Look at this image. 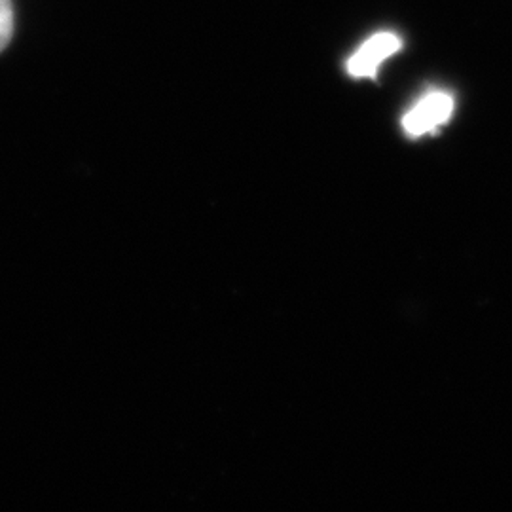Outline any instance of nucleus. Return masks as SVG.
<instances>
[{
	"label": "nucleus",
	"mask_w": 512,
	"mask_h": 512,
	"mask_svg": "<svg viewBox=\"0 0 512 512\" xmlns=\"http://www.w3.org/2000/svg\"><path fill=\"white\" fill-rule=\"evenodd\" d=\"M452 112H454V99L448 93H429L404 116V131L412 137L431 133L439 129L442 124H446Z\"/></svg>",
	"instance_id": "nucleus-1"
},
{
	"label": "nucleus",
	"mask_w": 512,
	"mask_h": 512,
	"mask_svg": "<svg viewBox=\"0 0 512 512\" xmlns=\"http://www.w3.org/2000/svg\"><path fill=\"white\" fill-rule=\"evenodd\" d=\"M14 35L12 0H0V52L10 44Z\"/></svg>",
	"instance_id": "nucleus-3"
},
{
	"label": "nucleus",
	"mask_w": 512,
	"mask_h": 512,
	"mask_svg": "<svg viewBox=\"0 0 512 512\" xmlns=\"http://www.w3.org/2000/svg\"><path fill=\"white\" fill-rule=\"evenodd\" d=\"M399 50L401 38L393 33H378L363 42V46L351 55L348 73L355 78H374L385 61Z\"/></svg>",
	"instance_id": "nucleus-2"
}]
</instances>
